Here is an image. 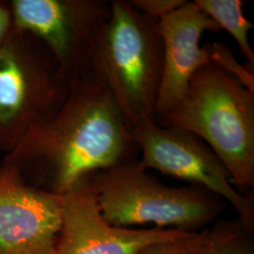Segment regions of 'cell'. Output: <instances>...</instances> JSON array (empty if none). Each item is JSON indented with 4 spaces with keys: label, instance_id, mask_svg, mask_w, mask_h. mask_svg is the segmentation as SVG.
Segmentation results:
<instances>
[{
    "label": "cell",
    "instance_id": "obj_14",
    "mask_svg": "<svg viewBox=\"0 0 254 254\" xmlns=\"http://www.w3.org/2000/svg\"><path fill=\"white\" fill-rule=\"evenodd\" d=\"M186 2L185 0H130L136 9L157 20L179 9Z\"/></svg>",
    "mask_w": 254,
    "mask_h": 254
},
{
    "label": "cell",
    "instance_id": "obj_1",
    "mask_svg": "<svg viewBox=\"0 0 254 254\" xmlns=\"http://www.w3.org/2000/svg\"><path fill=\"white\" fill-rule=\"evenodd\" d=\"M134 141L106 86L88 72L29 127L4 163L31 166L64 194L91 173L136 158Z\"/></svg>",
    "mask_w": 254,
    "mask_h": 254
},
{
    "label": "cell",
    "instance_id": "obj_15",
    "mask_svg": "<svg viewBox=\"0 0 254 254\" xmlns=\"http://www.w3.org/2000/svg\"><path fill=\"white\" fill-rule=\"evenodd\" d=\"M12 18L9 5L0 2V45L12 30Z\"/></svg>",
    "mask_w": 254,
    "mask_h": 254
},
{
    "label": "cell",
    "instance_id": "obj_2",
    "mask_svg": "<svg viewBox=\"0 0 254 254\" xmlns=\"http://www.w3.org/2000/svg\"><path fill=\"white\" fill-rule=\"evenodd\" d=\"M162 67L159 20L130 1H109L92 30L85 71L106 86L130 131L154 119Z\"/></svg>",
    "mask_w": 254,
    "mask_h": 254
},
{
    "label": "cell",
    "instance_id": "obj_3",
    "mask_svg": "<svg viewBox=\"0 0 254 254\" xmlns=\"http://www.w3.org/2000/svg\"><path fill=\"white\" fill-rule=\"evenodd\" d=\"M161 127H178L200 137L225 167L241 194L254 187V91L209 63L191 77L180 104Z\"/></svg>",
    "mask_w": 254,
    "mask_h": 254
},
{
    "label": "cell",
    "instance_id": "obj_9",
    "mask_svg": "<svg viewBox=\"0 0 254 254\" xmlns=\"http://www.w3.org/2000/svg\"><path fill=\"white\" fill-rule=\"evenodd\" d=\"M62 195L31 187L18 169L0 167V254H56Z\"/></svg>",
    "mask_w": 254,
    "mask_h": 254
},
{
    "label": "cell",
    "instance_id": "obj_13",
    "mask_svg": "<svg viewBox=\"0 0 254 254\" xmlns=\"http://www.w3.org/2000/svg\"><path fill=\"white\" fill-rule=\"evenodd\" d=\"M208 46L211 63L218 65L228 73L234 74L248 89L254 91V73L249 71L245 66L238 64L229 48L221 43L208 44Z\"/></svg>",
    "mask_w": 254,
    "mask_h": 254
},
{
    "label": "cell",
    "instance_id": "obj_8",
    "mask_svg": "<svg viewBox=\"0 0 254 254\" xmlns=\"http://www.w3.org/2000/svg\"><path fill=\"white\" fill-rule=\"evenodd\" d=\"M190 234L173 229L110 224L103 217L86 177L62 194V224L56 254H140L153 246Z\"/></svg>",
    "mask_w": 254,
    "mask_h": 254
},
{
    "label": "cell",
    "instance_id": "obj_5",
    "mask_svg": "<svg viewBox=\"0 0 254 254\" xmlns=\"http://www.w3.org/2000/svg\"><path fill=\"white\" fill-rule=\"evenodd\" d=\"M68 87L45 45L12 27L0 45V149L11 152Z\"/></svg>",
    "mask_w": 254,
    "mask_h": 254
},
{
    "label": "cell",
    "instance_id": "obj_12",
    "mask_svg": "<svg viewBox=\"0 0 254 254\" xmlns=\"http://www.w3.org/2000/svg\"><path fill=\"white\" fill-rule=\"evenodd\" d=\"M207 232L205 243L193 254H254L252 234L238 218L219 220Z\"/></svg>",
    "mask_w": 254,
    "mask_h": 254
},
{
    "label": "cell",
    "instance_id": "obj_10",
    "mask_svg": "<svg viewBox=\"0 0 254 254\" xmlns=\"http://www.w3.org/2000/svg\"><path fill=\"white\" fill-rule=\"evenodd\" d=\"M159 31L163 67L153 119L156 125L180 104L195 72L211 63L208 44L200 46L202 34L218 33L220 28L193 2L187 1L159 20Z\"/></svg>",
    "mask_w": 254,
    "mask_h": 254
},
{
    "label": "cell",
    "instance_id": "obj_11",
    "mask_svg": "<svg viewBox=\"0 0 254 254\" xmlns=\"http://www.w3.org/2000/svg\"><path fill=\"white\" fill-rule=\"evenodd\" d=\"M193 3L220 29H225L236 40L240 53L246 59L245 67L254 73V52L249 41V32L254 24L243 13L241 0H195Z\"/></svg>",
    "mask_w": 254,
    "mask_h": 254
},
{
    "label": "cell",
    "instance_id": "obj_6",
    "mask_svg": "<svg viewBox=\"0 0 254 254\" xmlns=\"http://www.w3.org/2000/svg\"><path fill=\"white\" fill-rule=\"evenodd\" d=\"M146 169L190 182L218 195L236 210L252 235L254 229L253 196L236 190L217 154L200 137L185 129L161 127L148 119L131 131Z\"/></svg>",
    "mask_w": 254,
    "mask_h": 254
},
{
    "label": "cell",
    "instance_id": "obj_4",
    "mask_svg": "<svg viewBox=\"0 0 254 254\" xmlns=\"http://www.w3.org/2000/svg\"><path fill=\"white\" fill-rule=\"evenodd\" d=\"M101 213L112 225L198 232L225 206L218 195L195 185L170 187L134 158L88 176Z\"/></svg>",
    "mask_w": 254,
    "mask_h": 254
},
{
    "label": "cell",
    "instance_id": "obj_7",
    "mask_svg": "<svg viewBox=\"0 0 254 254\" xmlns=\"http://www.w3.org/2000/svg\"><path fill=\"white\" fill-rule=\"evenodd\" d=\"M108 0H11L13 28L43 43L69 84L86 66L96 22Z\"/></svg>",
    "mask_w": 254,
    "mask_h": 254
}]
</instances>
